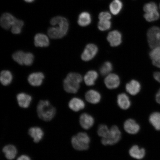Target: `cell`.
Masks as SVG:
<instances>
[{
	"label": "cell",
	"instance_id": "6da1fadb",
	"mask_svg": "<svg viewBox=\"0 0 160 160\" xmlns=\"http://www.w3.org/2000/svg\"><path fill=\"white\" fill-rule=\"evenodd\" d=\"M50 23L53 27L49 28L48 33L51 39H61L67 35L69 24L66 18L57 16L51 20Z\"/></svg>",
	"mask_w": 160,
	"mask_h": 160
},
{
	"label": "cell",
	"instance_id": "7a4b0ae2",
	"mask_svg": "<svg viewBox=\"0 0 160 160\" xmlns=\"http://www.w3.org/2000/svg\"><path fill=\"white\" fill-rule=\"evenodd\" d=\"M37 112L40 119L44 121L49 122L55 117L57 110L48 100H41L37 105Z\"/></svg>",
	"mask_w": 160,
	"mask_h": 160
},
{
	"label": "cell",
	"instance_id": "3957f363",
	"mask_svg": "<svg viewBox=\"0 0 160 160\" xmlns=\"http://www.w3.org/2000/svg\"><path fill=\"white\" fill-rule=\"evenodd\" d=\"M82 81V76L77 73L68 74L63 81V88L65 91L70 93H77Z\"/></svg>",
	"mask_w": 160,
	"mask_h": 160
},
{
	"label": "cell",
	"instance_id": "277c9868",
	"mask_svg": "<svg viewBox=\"0 0 160 160\" xmlns=\"http://www.w3.org/2000/svg\"><path fill=\"white\" fill-rule=\"evenodd\" d=\"M71 142L73 148L77 151H86L89 149L90 138L87 133L80 132L72 138Z\"/></svg>",
	"mask_w": 160,
	"mask_h": 160
},
{
	"label": "cell",
	"instance_id": "5b68a950",
	"mask_svg": "<svg viewBox=\"0 0 160 160\" xmlns=\"http://www.w3.org/2000/svg\"><path fill=\"white\" fill-rule=\"evenodd\" d=\"M121 138V133L119 128L113 125L110 129L107 137L101 139V143L104 145H113L118 142Z\"/></svg>",
	"mask_w": 160,
	"mask_h": 160
},
{
	"label": "cell",
	"instance_id": "8992f818",
	"mask_svg": "<svg viewBox=\"0 0 160 160\" xmlns=\"http://www.w3.org/2000/svg\"><path fill=\"white\" fill-rule=\"evenodd\" d=\"M148 42L151 48L153 49L160 46V28L152 27L148 30L147 34Z\"/></svg>",
	"mask_w": 160,
	"mask_h": 160
},
{
	"label": "cell",
	"instance_id": "52a82bcc",
	"mask_svg": "<svg viewBox=\"0 0 160 160\" xmlns=\"http://www.w3.org/2000/svg\"><path fill=\"white\" fill-rule=\"evenodd\" d=\"M98 48L93 44H89L86 46L81 55V58L84 61H89L95 57L98 52Z\"/></svg>",
	"mask_w": 160,
	"mask_h": 160
},
{
	"label": "cell",
	"instance_id": "ba28073f",
	"mask_svg": "<svg viewBox=\"0 0 160 160\" xmlns=\"http://www.w3.org/2000/svg\"><path fill=\"white\" fill-rule=\"evenodd\" d=\"M124 129L128 133L135 135L139 132L140 127L135 120L128 119L125 122L123 125Z\"/></svg>",
	"mask_w": 160,
	"mask_h": 160
},
{
	"label": "cell",
	"instance_id": "9c48e42d",
	"mask_svg": "<svg viewBox=\"0 0 160 160\" xmlns=\"http://www.w3.org/2000/svg\"><path fill=\"white\" fill-rule=\"evenodd\" d=\"M80 125L83 129L88 130L91 128L94 124L93 118L87 113H83L80 115L79 119Z\"/></svg>",
	"mask_w": 160,
	"mask_h": 160
},
{
	"label": "cell",
	"instance_id": "30bf717a",
	"mask_svg": "<svg viewBox=\"0 0 160 160\" xmlns=\"http://www.w3.org/2000/svg\"><path fill=\"white\" fill-rule=\"evenodd\" d=\"M105 83L108 88L110 89L117 88L120 83L119 76L115 74H109L105 78Z\"/></svg>",
	"mask_w": 160,
	"mask_h": 160
},
{
	"label": "cell",
	"instance_id": "8fae6325",
	"mask_svg": "<svg viewBox=\"0 0 160 160\" xmlns=\"http://www.w3.org/2000/svg\"><path fill=\"white\" fill-rule=\"evenodd\" d=\"M17 18L8 13H3L1 18V25L2 28L5 30L11 28Z\"/></svg>",
	"mask_w": 160,
	"mask_h": 160
},
{
	"label": "cell",
	"instance_id": "7c38bea8",
	"mask_svg": "<svg viewBox=\"0 0 160 160\" xmlns=\"http://www.w3.org/2000/svg\"><path fill=\"white\" fill-rule=\"evenodd\" d=\"M28 133L35 143L39 142L43 139L44 135L43 130L38 127L30 128L28 131Z\"/></svg>",
	"mask_w": 160,
	"mask_h": 160
},
{
	"label": "cell",
	"instance_id": "4fadbf2b",
	"mask_svg": "<svg viewBox=\"0 0 160 160\" xmlns=\"http://www.w3.org/2000/svg\"><path fill=\"white\" fill-rule=\"evenodd\" d=\"M107 39L112 47H117L122 43V36L119 31L115 30L110 32Z\"/></svg>",
	"mask_w": 160,
	"mask_h": 160
},
{
	"label": "cell",
	"instance_id": "5bb4252c",
	"mask_svg": "<svg viewBox=\"0 0 160 160\" xmlns=\"http://www.w3.org/2000/svg\"><path fill=\"white\" fill-rule=\"evenodd\" d=\"M17 99L19 107L23 109L29 108L32 101L31 96L24 93L18 94Z\"/></svg>",
	"mask_w": 160,
	"mask_h": 160
},
{
	"label": "cell",
	"instance_id": "9a60e30c",
	"mask_svg": "<svg viewBox=\"0 0 160 160\" xmlns=\"http://www.w3.org/2000/svg\"><path fill=\"white\" fill-rule=\"evenodd\" d=\"M45 76L42 73L35 72L31 73L28 78V81L31 85L39 87L42 85Z\"/></svg>",
	"mask_w": 160,
	"mask_h": 160
},
{
	"label": "cell",
	"instance_id": "2e32d148",
	"mask_svg": "<svg viewBox=\"0 0 160 160\" xmlns=\"http://www.w3.org/2000/svg\"><path fill=\"white\" fill-rule=\"evenodd\" d=\"M68 107L72 111L78 112L84 108L85 104L82 100L79 98H74L69 101Z\"/></svg>",
	"mask_w": 160,
	"mask_h": 160
},
{
	"label": "cell",
	"instance_id": "e0dca14e",
	"mask_svg": "<svg viewBox=\"0 0 160 160\" xmlns=\"http://www.w3.org/2000/svg\"><path fill=\"white\" fill-rule=\"evenodd\" d=\"M2 152L6 158L8 160H13L15 158L18 154V150L15 145L12 144L7 145L2 149Z\"/></svg>",
	"mask_w": 160,
	"mask_h": 160
},
{
	"label": "cell",
	"instance_id": "ac0fdd59",
	"mask_svg": "<svg viewBox=\"0 0 160 160\" xmlns=\"http://www.w3.org/2000/svg\"><path fill=\"white\" fill-rule=\"evenodd\" d=\"M129 154L133 158L140 160L143 158L145 155V150L143 148H140L137 145H133L130 149Z\"/></svg>",
	"mask_w": 160,
	"mask_h": 160
},
{
	"label": "cell",
	"instance_id": "d6986e66",
	"mask_svg": "<svg viewBox=\"0 0 160 160\" xmlns=\"http://www.w3.org/2000/svg\"><path fill=\"white\" fill-rule=\"evenodd\" d=\"M117 103L120 108L124 110L128 109L131 105L128 96L124 93L120 94L118 96Z\"/></svg>",
	"mask_w": 160,
	"mask_h": 160
},
{
	"label": "cell",
	"instance_id": "ffe728a7",
	"mask_svg": "<svg viewBox=\"0 0 160 160\" xmlns=\"http://www.w3.org/2000/svg\"><path fill=\"white\" fill-rule=\"evenodd\" d=\"M85 97L87 102L93 104L99 103L101 98V95L99 92L94 90L88 91L86 93Z\"/></svg>",
	"mask_w": 160,
	"mask_h": 160
},
{
	"label": "cell",
	"instance_id": "44dd1931",
	"mask_svg": "<svg viewBox=\"0 0 160 160\" xmlns=\"http://www.w3.org/2000/svg\"><path fill=\"white\" fill-rule=\"evenodd\" d=\"M141 89V85L138 82L135 80H132L126 86V91L132 95H137Z\"/></svg>",
	"mask_w": 160,
	"mask_h": 160
},
{
	"label": "cell",
	"instance_id": "7402d4cb",
	"mask_svg": "<svg viewBox=\"0 0 160 160\" xmlns=\"http://www.w3.org/2000/svg\"><path fill=\"white\" fill-rule=\"evenodd\" d=\"M34 44L37 47H48L49 45L48 38L44 34L38 33L34 38Z\"/></svg>",
	"mask_w": 160,
	"mask_h": 160
},
{
	"label": "cell",
	"instance_id": "603a6c76",
	"mask_svg": "<svg viewBox=\"0 0 160 160\" xmlns=\"http://www.w3.org/2000/svg\"><path fill=\"white\" fill-rule=\"evenodd\" d=\"M98 77V75L96 71H90L88 72L84 78L86 84L88 86L94 85Z\"/></svg>",
	"mask_w": 160,
	"mask_h": 160
},
{
	"label": "cell",
	"instance_id": "cb8c5ba5",
	"mask_svg": "<svg viewBox=\"0 0 160 160\" xmlns=\"http://www.w3.org/2000/svg\"><path fill=\"white\" fill-rule=\"evenodd\" d=\"M149 57L153 65L158 67L160 65V46L152 49L149 53Z\"/></svg>",
	"mask_w": 160,
	"mask_h": 160
},
{
	"label": "cell",
	"instance_id": "d4e9b609",
	"mask_svg": "<svg viewBox=\"0 0 160 160\" xmlns=\"http://www.w3.org/2000/svg\"><path fill=\"white\" fill-rule=\"evenodd\" d=\"M92 21L91 15L87 12H83L79 15L78 20V24L81 27L89 25Z\"/></svg>",
	"mask_w": 160,
	"mask_h": 160
},
{
	"label": "cell",
	"instance_id": "484cf974",
	"mask_svg": "<svg viewBox=\"0 0 160 160\" xmlns=\"http://www.w3.org/2000/svg\"><path fill=\"white\" fill-rule=\"evenodd\" d=\"M12 75L11 72L5 70L1 72L0 81L2 85L5 86L9 85L12 82Z\"/></svg>",
	"mask_w": 160,
	"mask_h": 160
},
{
	"label": "cell",
	"instance_id": "4316f807",
	"mask_svg": "<svg viewBox=\"0 0 160 160\" xmlns=\"http://www.w3.org/2000/svg\"><path fill=\"white\" fill-rule=\"evenodd\" d=\"M123 7V4L121 0H113L110 4L109 9L111 13L116 15L121 11Z\"/></svg>",
	"mask_w": 160,
	"mask_h": 160
},
{
	"label": "cell",
	"instance_id": "83f0119b",
	"mask_svg": "<svg viewBox=\"0 0 160 160\" xmlns=\"http://www.w3.org/2000/svg\"><path fill=\"white\" fill-rule=\"evenodd\" d=\"M149 121L156 130L160 131V113L154 112L150 116Z\"/></svg>",
	"mask_w": 160,
	"mask_h": 160
},
{
	"label": "cell",
	"instance_id": "f1b7e54d",
	"mask_svg": "<svg viewBox=\"0 0 160 160\" xmlns=\"http://www.w3.org/2000/svg\"><path fill=\"white\" fill-rule=\"evenodd\" d=\"M26 53L22 51L15 52L12 55L13 59L19 65H24Z\"/></svg>",
	"mask_w": 160,
	"mask_h": 160
},
{
	"label": "cell",
	"instance_id": "f546056e",
	"mask_svg": "<svg viewBox=\"0 0 160 160\" xmlns=\"http://www.w3.org/2000/svg\"><path fill=\"white\" fill-rule=\"evenodd\" d=\"M23 25L24 22L23 21L17 19L11 27L12 33L14 34H19L21 33Z\"/></svg>",
	"mask_w": 160,
	"mask_h": 160
},
{
	"label": "cell",
	"instance_id": "4dcf8cb0",
	"mask_svg": "<svg viewBox=\"0 0 160 160\" xmlns=\"http://www.w3.org/2000/svg\"><path fill=\"white\" fill-rule=\"evenodd\" d=\"M144 17L146 21L149 22L157 21L160 18V14L158 10L157 11L145 13Z\"/></svg>",
	"mask_w": 160,
	"mask_h": 160
},
{
	"label": "cell",
	"instance_id": "1f68e13d",
	"mask_svg": "<svg viewBox=\"0 0 160 160\" xmlns=\"http://www.w3.org/2000/svg\"><path fill=\"white\" fill-rule=\"evenodd\" d=\"M113 69V66L109 62H106L101 66L100 72L102 76L108 75Z\"/></svg>",
	"mask_w": 160,
	"mask_h": 160
},
{
	"label": "cell",
	"instance_id": "d6a6232c",
	"mask_svg": "<svg viewBox=\"0 0 160 160\" xmlns=\"http://www.w3.org/2000/svg\"><path fill=\"white\" fill-rule=\"evenodd\" d=\"M110 129L106 125H100L98 128V134L100 137H101L102 138L107 137L108 135Z\"/></svg>",
	"mask_w": 160,
	"mask_h": 160
},
{
	"label": "cell",
	"instance_id": "836d02e7",
	"mask_svg": "<svg viewBox=\"0 0 160 160\" xmlns=\"http://www.w3.org/2000/svg\"><path fill=\"white\" fill-rule=\"evenodd\" d=\"M111 22L110 20H99L98 28L102 31H107L111 28Z\"/></svg>",
	"mask_w": 160,
	"mask_h": 160
},
{
	"label": "cell",
	"instance_id": "e575fe53",
	"mask_svg": "<svg viewBox=\"0 0 160 160\" xmlns=\"http://www.w3.org/2000/svg\"><path fill=\"white\" fill-rule=\"evenodd\" d=\"M143 10L145 13L149 12H150L157 11L158 10V7L155 3L151 2L146 4L144 6Z\"/></svg>",
	"mask_w": 160,
	"mask_h": 160
},
{
	"label": "cell",
	"instance_id": "d590c367",
	"mask_svg": "<svg viewBox=\"0 0 160 160\" xmlns=\"http://www.w3.org/2000/svg\"><path fill=\"white\" fill-rule=\"evenodd\" d=\"M111 18V15L107 12H102L99 15V20H110Z\"/></svg>",
	"mask_w": 160,
	"mask_h": 160
},
{
	"label": "cell",
	"instance_id": "8d00e7d4",
	"mask_svg": "<svg viewBox=\"0 0 160 160\" xmlns=\"http://www.w3.org/2000/svg\"><path fill=\"white\" fill-rule=\"evenodd\" d=\"M16 160H32V159L28 156L22 155L18 157Z\"/></svg>",
	"mask_w": 160,
	"mask_h": 160
},
{
	"label": "cell",
	"instance_id": "74e56055",
	"mask_svg": "<svg viewBox=\"0 0 160 160\" xmlns=\"http://www.w3.org/2000/svg\"><path fill=\"white\" fill-rule=\"evenodd\" d=\"M154 79L160 83V72H156L153 74Z\"/></svg>",
	"mask_w": 160,
	"mask_h": 160
},
{
	"label": "cell",
	"instance_id": "f35d334b",
	"mask_svg": "<svg viewBox=\"0 0 160 160\" xmlns=\"http://www.w3.org/2000/svg\"><path fill=\"white\" fill-rule=\"evenodd\" d=\"M156 100L157 102L160 104V89L156 95Z\"/></svg>",
	"mask_w": 160,
	"mask_h": 160
},
{
	"label": "cell",
	"instance_id": "ab89813d",
	"mask_svg": "<svg viewBox=\"0 0 160 160\" xmlns=\"http://www.w3.org/2000/svg\"><path fill=\"white\" fill-rule=\"evenodd\" d=\"M24 1L27 2L31 3L34 1L35 0H24Z\"/></svg>",
	"mask_w": 160,
	"mask_h": 160
},
{
	"label": "cell",
	"instance_id": "60d3db41",
	"mask_svg": "<svg viewBox=\"0 0 160 160\" xmlns=\"http://www.w3.org/2000/svg\"></svg>",
	"mask_w": 160,
	"mask_h": 160
}]
</instances>
